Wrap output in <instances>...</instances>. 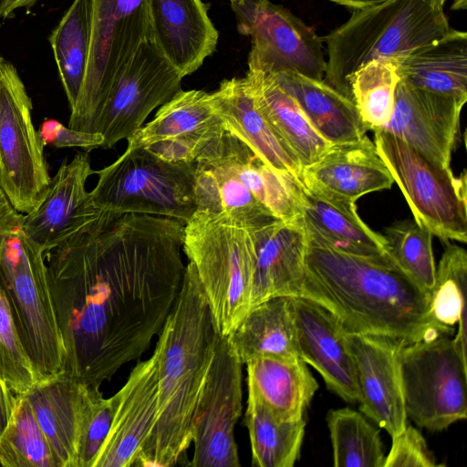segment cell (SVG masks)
I'll return each instance as SVG.
<instances>
[{
	"label": "cell",
	"instance_id": "cell-31",
	"mask_svg": "<svg viewBox=\"0 0 467 467\" xmlns=\"http://www.w3.org/2000/svg\"><path fill=\"white\" fill-rule=\"evenodd\" d=\"M248 392L276 414L300 419L314 398L318 383L300 358H254L248 360Z\"/></svg>",
	"mask_w": 467,
	"mask_h": 467
},
{
	"label": "cell",
	"instance_id": "cell-4",
	"mask_svg": "<svg viewBox=\"0 0 467 467\" xmlns=\"http://www.w3.org/2000/svg\"><path fill=\"white\" fill-rule=\"evenodd\" d=\"M451 30L444 7L431 0H389L362 9L325 38L323 80L352 100L349 78L364 64L398 58Z\"/></svg>",
	"mask_w": 467,
	"mask_h": 467
},
{
	"label": "cell",
	"instance_id": "cell-5",
	"mask_svg": "<svg viewBox=\"0 0 467 467\" xmlns=\"http://www.w3.org/2000/svg\"><path fill=\"white\" fill-rule=\"evenodd\" d=\"M182 250L206 296L216 332L230 337L251 309L252 229L195 211L184 225Z\"/></svg>",
	"mask_w": 467,
	"mask_h": 467
},
{
	"label": "cell",
	"instance_id": "cell-10",
	"mask_svg": "<svg viewBox=\"0 0 467 467\" xmlns=\"http://www.w3.org/2000/svg\"><path fill=\"white\" fill-rule=\"evenodd\" d=\"M407 418L441 431L467 417V356L441 335L403 346L399 355Z\"/></svg>",
	"mask_w": 467,
	"mask_h": 467
},
{
	"label": "cell",
	"instance_id": "cell-35",
	"mask_svg": "<svg viewBox=\"0 0 467 467\" xmlns=\"http://www.w3.org/2000/svg\"><path fill=\"white\" fill-rule=\"evenodd\" d=\"M93 0H74L49 36L70 109L78 99L88 61Z\"/></svg>",
	"mask_w": 467,
	"mask_h": 467
},
{
	"label": "cell",
	"instance_id": "cell-22",
	"mask_svg": "<svg viewBox=\"0 0 467 467\" xmlns=\"http://www.w3.org/2000/svg\"><path fill=\"white\" fill-rule=\"evenodd\" d=\"M252 233L254 264L251 308L273 296H299L307 244L301 218L275 219L253 228Z\"/></svg>",
	"mask_w": 467,
	"mask_h": 467
},
{
	"label": "cell",
	"instance_id": "cell-30",
	"mask_svg": "<svg viewBox=\"0 0 467 467\" xmlns=\"http://www.w3.org/2000/svg\"><path fill=\"white\" fill-rule=\"evenodd\" d=\"M228 340L245 364L254 358H299L292 296H276L253 306Z\"/></svg>",
	"mask_w": 467,
	"mask_h": 467
},
{
	"label": "cell",
	"instance_id": "cell-7",
	"mask_svg": "<svg viewBox=\"0 0 467 467\" xmlns=\"http://www.w3.org/2000/svg\"><path fill=\"white\" fill-rule=\"evenodd\" d=\"M93 173L99 178L89 192L103 211L169 217L184 224L196 211L194 163L169 161L144 147H127L114 162Z\"/></svg>",
	"mask_w": 467,
	"mask_h": 467
},
{
	"label": "cell",
	"instance_id": "cell-44",
	"mask_svg": "<svg viewBox=\"0 0 467 467\" xmlns=\"http://www.w3.org/2000/svg\"><path fill=\"white\" fill-rule=\"evenodd\" d=\"M38 133L43 143L55 148L78 147L87 152L100 148L104 139L99 132H85L64 126L55 119H46Z\"/></svg>",
	"mask_w": 467,
	"mask_h": 467
},
{
	"label": "cell",
	"instance_id": "cell-1",
	"mask_svg": "<svg viewBox=\"0 0 467 467\" xmlns=\"http://www.w3.org/2000/svg\"><path fill=\"white\" fill-rule=\"evenodd\" d=\"M184 225L125 213L44 253L64 373L99 389L146 351L182 286Z\"/></svg>",
	"mask_w": 467,
	"mask_h": 467
},
{
	"label": "cell",
	"instance_id": "cell-16",
	"mask_svg": "<svg viewBox=\"0 0 467 467\" xmlns=\"http://www.w3.org/2000/svg\"><path fill=\"white\" fill-rule=\"evenodd\" d=\"M466 100L423 90L400 80L390 119L379 130L400 139L431 161L451 168Z\"/></svg>",
	"mask_w": 467,
	"mask_h": 467
},
{
	"label": "cell",
	"instance_id": "cell-34",
	"mask_svg": "<svg viewBox=\"0 0 467 467\" xmlns=\"http://www.w3.org/2000/svg\"><path fill=\"white\" fill-rule=\"evenodd\" d=\"M306 420L284 418L248 392L245 411L252 464L257 467H293L300 456Z\"/></svg>",
	"mask_w": 467,
	"mask_h": 467
},
{
	"label": "cell",
	"instance_id": "cell-8",
	"mask_svg": "<svg viewBox=\"0 0 467 467\" xmlns=\"http://www.w3.org/2000/svg\"><path fill=\"white\" fill-rule=\"evenodd\" d=\"M153 38L147 0H93L87 71L68 126L97 132L99 119L120 71Z\"/></svg>",
	"mask_w": 467,
	"mask_h": 467
},
{
	"label": "cell",
	"instance_id": "cell-20",
	"mask_svg": "<svg viewBox=\"0 0 467 467\" xmlns=\"http://www.w3.org/2000/svg\"><path fill=\"white\" fill-rule=\"evenodd\" d=\"M296 197L307 234L344 253L394 265L384 235L361 220L355 202L303 180L296 183Z\"/></svg>",
	"mask_w": 467,
	"mask_h": 467
},
{
	"label": "cell",
	"instance_id": "cell-45",
	"mask_svg": "<svg viewBox=\"0 0 467 467\" xmlns=\"http://www.w3.org/2000/svg\"><path fill=\"white\" fill-rule=\"evenodd\" d=\"M16 401V395L0 377V435L12 417Z\"/></svg>",
	"mask_w": 467,
	"mask_h": 467
},
{
	"label": "cell",
	"instance_id": "cell-38",
	"mask_svg": "<svg viewBox=\"0 0 467 467\" xmlns=\"http://www.w3.org/2000/svg\"><path fill=\"white\" fill-rule=\"evenodd\" d=\"M400 81L398 58L371 60L349 78L352 101L368 130H378L390 119Z\"/></svg>",
	"mask_w": 467,
	"mask_h": 467
},
{
	"label": "cell",
	"instance_id": "cell-37",
	"mask_svg": "<svg viewBox=\"0 0 467 467\" xmlns=\"http://www.w3.org/2000/svg\"><path fill=\"white\" fill-rule=\"evenodd\" d=\"M466 287L467 253L447 242L436 267L435 282L431 291V309L435 320L452 327L458 325L454 339L466 354Z\"/></svg>",
	"mask_w": 467,
	"mask_h": 467
},
{
	"label": "cell",
	"instance_id": "cell-3",
	"mask_svg": "<svg viewBox=\"0 0 467 467\" xmlns=\"http://www.w3.org/2000/svg\"><path fill=\"white\" fill-rule=\"evenodd\" d=\"M216 333L206 296L188 263L181 292L153 352L158 417L138 466L169 467L184 458L192 443V416L213 358Z\"/></svg>",
	"mask_w": 467,
	"mask_h": 467
},
{
	"label": "cell",
	"instance_id": "cell-21",
	"mask_svg": "<svg viewBox=\"0 0 467 467\" xmlns=\"http://www.w3.org/2000/svg\"><path fill=\"white\" fill-rule=\"evenodd\" d=\"M153 40L181 73H194L217 47L219 33L202 0H147Z\"/></svg>",
	"mask_w": 467,
	"mask_h": 467
},
{
	"label": "cell",
	"instance_id": "cell-49",
	"mask_svg": "<svg viewBox=\"0 0 467 467\" xmlns=\"http://www.w3.org/2000/svg\"><path fill=\"white\" fill-rule=\"evenodd\" d=\"M1 59H2V57L0 56V61H1Z\"/></svg>",
	"mask_w": 467,
	"mask_h": 467
},
{
	"label": "cell",
	"instance_id": "cell-9",
	"mask_svg": "<svg viewBox=\"0 0 467 467\" xmlns=\"http://www.w3.org/2000/svg\"><path fill=\"white\" fill-rule=\"evenodd\" d=\"M374 144L402 192L414 221L446 243L467 242L466 175L454 176L414 148L375 130Z\"/></svg>",
	"mask_w": 467,
	"mask_h": 467
},
{
	"label": "cell",
	"instance_id": "cell-28",
	"mask_svg": "<svg viewBox=\"0 0 467 467\" xmlns=\"http://www.w3.org/2000/svg\"><path fill=\"white\" fill-rule=\"evenodd\" d=\"M402 80L432 93L467 99V34L443 36L398 57Z\"/></svg>",
	"mask_w": 467,
	"mask_h": 467
},
{
	"label": "cell",
	"instance_id": "cell-26",
	"mask_svg": "<svg viewBox=\"0 0 467 467\" xmlns=\"http://www.w3.org/2000/svg\"><path fill=\"white\" fill-rule=\"evenodd\" d=\"M303 181L355 202L368 193L389 189L394 182L368 136L358 142L333 145L303 170Z\"/></svg>",
	"mask_w": 467,
	"mask_h": 467
},
{
	"label": "cell",
	"instance_id": "cell-17",
	"mask_svg": "<svg viewBox=\"0 0 467 467\" xmlns=\"http://www.w3.org/2000/svg\"><path fill=\"white\" fill-rule=\"evenodd\" d=\"M359 388L360 411L391 437L407 425L399 355L405 344L385 336L346 332Z\"/></svg>",
	"mask_w": 467,
	"mask_h": 467
},
{
	"label": "cell",
	"instance_id": "cell-13",
	"mask_svg": "<svg viewBox=\"0 0 467 467\" xmlns=\"http://www.w3.org/2000/svg\"><path fill=\"white\" fill-rule=\"evenodd\" d=\"M242 365L228 337L214 350L192 421L194 467L240 466L234 427L242 414Z\"/></svg>",
	"mask_w": 467,
	"mask_h": 467
},
{
	"label": "cell",
	"instance_id": "cell-47",
	"mask_svg": "<svg viewBox=\"0 0 467 467\" xmlns=\"http://www.w3.org/2000/svg\"><path fill=\"white\" fill-rule=\"evenodd\" d=\"M37 0H2L0 3V17H9L12 13L21 7H31Z\"/></svg>",
	"mask_w": 467,
	"mask_h": 467
},
{
	"label": "cell",
	"instance_id": "cell-42",
	"mask_svg": "<svg viewBox=\"0 0 467 467\" xmlns=\"http://www.w3.org/2000/svg\"><path fill=\"white\" fill-rule=\"evenodd\" d=\"M117 394L105 399L93 388L88 399L78 451V467H93L109 433L117 405Z\"/></svg>",
	"mask_w": 467,
	"mask_h": 467
},
{
	"label": "cell",
	"instance_id": "cell-40",
	"mask_svg": "<svg viewBox=\"0 0 467 467\" xmlns=\"http://www.w3.org/2000/svg\"><path fill=\"white\" fill-rule=\"evenodd\" d=\"M384 237L394 265L431 293L436 274L432 234L414 220H402L389 225Z\"/></svg>",
	"mask_w": 467,
	"mask_h": 467
},
{
	"label": "cell",
	"instance_id": "cell-2",
	"mask_svg": "<svg viewBox=\"0 0 467 467\" xmlns=\"http://www.w3.org/2000/svg\"><path fill=\"white\" fill-rule=\"evenodd\" d=\"M306 239L299 296L327 308L346 332L405 345L454 333L433 317L431 293L395 265L344 253L307 234Z\"/></svg>",
	"mask_w": 467,
	"mask_h": 467
},
{
	"label": "cell",
	"instance_id": "cell-29",
	"mask_svg": "<svg viewBox=\"0 0 467 467\" xmlns=\"http://www.w3.org/2000/svg\"><path fill=\"white\" fill-rule=\"evenodd\" d=\"M245 78L256 106L297 158L302 169L323 158L333 145L314 129L296 100L275 77L248 69Z\"/></svg>",
	"mask_w": 467,
	"mask_h": 467
},
{
	"label": "cell",
	"instance_id": "cell-12",
	"mask_svg": "<svg viewBox=\"0 0 467 467\" xmlns=\"http://www.w3.org/2000/svg\"><path fill=\"white\" fill-rule=\"evenodd\" d=\"M238 31L251 39L248 69L296 72L323 79V39L290 10L270 0H228Z\"/></svg>",
	"mask_w": 467,
	"mask_h": 467
},
{
	"label": "cell",
	"instance_id": "cell-24",
	"mask_svg": "<svg viewBox=\"0 0 467 467\" xmlns=\"http://www.w3.org/2000/svg\"><path fill=\"white\" fill-rule=\"evenodd\" d=\"M212 96L227 131L242 140L277 172L303 180L297 158L256 106L245 77L223 80Z\"/></svg>",
	"mask_w": 467,
	"mask_h": 467
},
{
	"label": "cell",
	"instance_id": "cell-18",
	"mask_svg": "<svg viewBox=\"0 0 467 467\" xmlns=\"http://www.w3.org/2000/svg\"><path fill=\"white\" fill-rule=\"evenodd\" d=\"M299 358L323 378L327 389L346 402L359 400V388L346 331L324 306L303 296H292Z\"/></svg>",
	"mask_w": 467,
	"mask_h": 467
},
{
	"label": "cell",
	"instance_id": "cell-14",
	"mask_svg": "<svg viewBox=\"0 0 467 467\" xmlns=\"http://www.w3.org/2000/svg\"><path fill=\"white\" fill-rule=\"evenodd\" d=\"M182 78L153 38L141 43L120 71L100 113V148L130 139L155 109L182 89Z\"/></svg>",
	"mask_w": 467,
	"mask_h": 467
},
{
	"label": "cell",
	"instance_id": "cell-32",
	"mask_svg": "<svg viewBox=\"0 0 467 467\" xmlns=\"http://www.w3.org/2000/svg\"><path fill=\"white\" fill-rule=\"evenodd\" d=\"M224 130L212 93L181 89L159 108L150 121L127 140V147H146L171 138L213 139Z\"/></svg>",
	"mask_w": 467,
	"mask_h": 467
},
{
	"label": "cell",
	"instance_id": "cell-19",
	"mask_svg": "<svg viewBox=\"0 0 467 467\" xmlns=\"http://www.w3.org/2000/svg\"><path fill=\"white\" fill-rule=\"evenodd\" d=\"M116 394L111 425L93 467L138 466L141 449L158 417V378L153 354L134 367Z\"/></svg>",
	"mask_w": 467,
	"mask_h": 467
},
{
	"label": "cell",
	"instance_id": "cell-46",
	"mask_svg": "<svg viewBox=\"0 0 467 467\" xmlns=\"http://www.w3.org/2000/svg\"><path fill=\"white\" fill-rule=\"evenodd\" d=\"M337 5L346 6L348 8L355 9H362L366 7H369L372 5H376L389 0H329ZM437 5L444 7L447 3H451V8L454 10L465 9L467 6V0H431Z\"/></svg>",
	"mask_w": 467,
	"mask_h": 467
},
{
	"label": "cell",
	"instance_id": "cell-25",
	"mask_svg": "<svg viewBox=\"0 0 467 467\" xmlns=\"http://www.w3.org/2000/svg\"><path fill=\"white\" fill-rule=\"evenodd\" d=\"M198 159L213 161L230 171L277 219L300 218L296 197V183L300 181L275 171L226 130L207 143Z\"/></svg>",
	"mask_w": 467,
	"mask_h": 467
},
{
	"label": "cell",
	"instance_id": "cell-23",
	"mask_svg": "<svg viewBox=\"0 0 467 467\" xmlns=\"http://www.w3.org/2000/svg\"><path fill=\"white\" fill-rule=\"evenodd\" d=\"M93 388L62 372L22 394L52 450L57 467H78L82 424Z\"/></svg>",
	"mask_w": 467,
	"mask_h": 467
},
{
	"label": "cell",
	"instance_id": "cell-39",
	"mask_svg": "<svg viewBox=\"0 0 467 467\" xmlns=\"http://www.w3.org/2000/svg\"><path fill=\"white\" fill-rule=\"evenodd\" d=\"M0 465L57 467L49 443L24 395H16L12 417L0 435Z\"/></svg>",
	"mask_w": 467,
	"mask_h": 467
},
{
	"label": "cell",
	"instance_id": "cell-11",
	"mask_svg": "<svg viewBox=\"0 0 467 467\" xmlns=\"http://www.w3.org/2000/svg\"><path fill=\"white\" fill-rule=\"evenodd\" d=\"M32 100L15 66L0 61V187L22 214L42 200L51 180Z\"/></svg>",
	"mask_w": 467,
	"mask_h": 467
},
{
	"label": "cell",
	"instance_id": "cell-43",
	"mask_svg": "<svg viewBox=\"0 0 467 467\" xmlns=\"http://www.w3.org/2000/svg\"><path fill=\"white\" fill-rule=\"evenodd\" d=\"M391 438V448L386 455L384 467L441 466L420 431L412 425L407 423L401 432Z\"/></svg>",
	"mask_w": 467,
	"mask_h": 467
},
{
	"label": "cell",
	"instance_id": "cell-6",
	"mask_svg": "<svg viewBox=\"0 0 467 467\" xmlns=\"http://www.w3.org/2000/svg\"><path fill=\"white\" fill-rule=\"evenodd\" d=\"M0 284L39 380L62 373L66 352L45 254L22 229L0 236Z\"/></svg>",
	"mask_w": 467,
	"mask_h": 467
},
{
	"label": "cell",
	"instance_id": "cell-41",
	"mask_svg": "<svg viewBox=\"0 0 467 467\" xmlns=\"http://www.w3.org/2000/svg\"><path fill=\"white\" fill-rule=\"evenodd\" d=\"M0 377L16 395L25 394L39 380L22 342L9 301L0 284Z\"/></svg>",
	"mask_w": 467,
	"mask_h": 467
},
{
	"label": "cell",
	"instance_id": "cell-33",
	"mask_svg": "<svg viewBox=\"0 0 467 467\" xmlns=\"http://www.w3.org/2000/svg\"><path fill=\"white\" fill-rule=\"evenodd\" d=\"M194 165L196 211L223 216L251 229L277 219L221 165L205 159L196 160Z\"/></svg>",
	"mask_w": 467,
	"mask_h": 467
},
{
	"label": "cell",
	"instance_id": "cell-27",
	"mask_svg": "<svg viewBox=\"0 0 467 467\" xmlns=\"http://www.w3.org/2000/svg\"><path fill=\"white\" fill-rule=\"evenodd\" d=\"M296 100L314 129L330 144L355 143L368 130L354 102L323 79L296 72L271 74Z\"/></svg>",
	"mask_w": 467,
	"mask_h": 467
},
{
	"label": "cell",
	"instance_id": "cell-48",
	"mask_svg": "<svg viewBox=\"0 0 467 467\" xmlns=\"http://www.w3.org/2000/svg\"><path fill=\"white\" fill-rule=\"evenodd\" d=\"M10 221L5 205L0 196V235H4L9 232Z\"/></svg>",
	"mask_w": 467,
	"mask_h": 467
},
{
	"label": "cell",
	"instance_id": "cell-36",
	"mask_svg": "<svg viewBox=\"0 0 467 467\" xmlns=\"http://www.w3.org/2000/svg\"><path fill=\"white\" fill-rule=\"evenodd\" d=\"M361 411L349 408L327 414L335 467H384L385 452L379 431Z\"/></svg>",
	"mask_w": 467,
	"mask_h": 467
},
{
	"label": "cell",
	"instance_id": "cell-15",
	"mask_svg": "<svg viewBox=\"0 0 467 467\" xmlns=\"http://www.w3.org/2000/svg\"><path fill=\"white\" fill-rule=\"evenodd\" d=\"M93 171L87 151L77 153L70 161L64 160L51 177L40 202L23 214L22 231L44 253L119 216L103 211L94 203L86 189L87 180Z\"/></svg>",
	"mask_w": 467,
	"mask_h": 467
}]
</instances>
